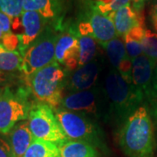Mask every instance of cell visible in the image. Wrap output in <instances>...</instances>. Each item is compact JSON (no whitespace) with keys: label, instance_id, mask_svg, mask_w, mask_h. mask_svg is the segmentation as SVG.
<instances>
[{"label":"cell","instance_id":"6da1fadb","mask_svg":"<svg viewBox=\"0 0 157 157\" xmlns=\"http://www.w3.org/2000/svg\"><path fill=\"white\" fill-rule=\"evenodd\" d=\"M119 144L128 157H154L155 140L151 116L146 107H138L124 122Z\"/></svg>","mask_w":157,"mask_h":157},{"label":"cell","instance_id":"7a4b0ae2","mask_svg":"<svg viewBox=\"0 0 157 157\" xmlns=\"http://www.w3.org/2000/svg\"><path fill=\"white\" fill-rule=\"evenodd\" d=\"M104 96L109 107L108 113L119 121H126L145 100L135 86L113 68L106 75Z\"/></svg>","mask_w":157,"mask_h":157},{"label":"cell","instance_id":"3957f363","mask_svg":"<svg viewBox=\"0 0 157 157\" xmlns=\"http://www.w3.org/2000/svg\"><path fill=\"white\" fill-rule=\"evenodd\" d=\"M67 70L56 60L27 77L30 90L39 103L57 110L61 105L67 86Z\"/></svg>","mask_w":157,"mask_h":157},{"label":"cell","instance_id":"277c9868","mask_svg":"<svg viewBox=\"0 0 157 157\" xmlns=\"http://www.w3.org/2000/svg\"><path fill=\"white\" fill-rule=\"evenodd\" d=\"M27 122L34 140L51 142L59 147L68 140L54 110L45 104L38 102L32 106Z\"/></svg>","mask_w":157,"mask_h":157},{"label":"cell","instance_id":"5b68a950","mask_svg":"<svg viewBox=\"0 0 157 157\" xmlns=\"http://www.w3.org/2000/svg\"><path fill=\"white\" fill-rule=\"evenodd\" d=\"M56 30L46 27L23 54L21 72L26 78L55 60V45L59 37Z\"/></svg>","mask_w":157,"mask_h":157},{"label":"cell","instance_id":"8992f818","mask_svg":"<svg viewBox=\"0 0 157 157\" xmlns=\"http://www.w3.org/2000/svg\"><path fill=\"white\" fill-rule=\"evenodd\" d=\"M55 113L68 140L85 141L95 147L101 145V134L89 117L62 107L58 108Z\"/></svg>","mask_w":157,"mask_h":157},{"label":"cell","instance_id":"52a82bcc","mask_svg":"<svg viewBox=\"0 0 157 157\" xmlns=\"http://www.w3.org/2000/svg\"><path fill=\"white\" fill-rule=\"evenodd\" d=\"M31 107L26 92L6 86L0 95V134L8 135L16 124L26 120Z\"/></svg>","mask_w":157,"mask_h":157},{"label":"cell","instance_id":"ba28073f","mask_svg":"<svg viewBox=\"0 0 157 157\" xmlns=\"http://www.w3.org/2000/svg\"><path fill=\"white\" fill-rule=\"evenodd\" d=\"M107 103L104 94L96 87L92 89L71 93L63 97L61 107L72 112L79 113L87 117H100Z\"/></svg>","mask_w":157,"mask_h":157},{"label":"cell","instance_id":"9c48e42d","mask_svg":"<svg viewBox=\"0 0 157 157\" xmlns=\"http://www.w3.org/2000/svg\"><path fill=\"white\" fill-rule=\"evenodd\" d=\"M55 60L69 72L78 68L79 44L77 27H68L59 34L55 45Z\"/></svg>","mask_w":157,"mask_h":157},{"label":"cell","instance_id":"30bf717a","mask_svg":"<svg viewBox=\"0 0 157 157\" xmlns=\"http://www.w3.org/2000/svg\"><path fill=\"white\" fill-rule=\"evenodd\" d=\"M155 66L144 54L132 59V84L143 95L144 99L153 101V76Z\"/></svg>","mask_w":157,"mask_h":157},{"label":"cell","instance_id":"8fae6325","mask_svg":"<svg viewBox=\"0 0 157 157\" xmlns=\"http://www.w3.org/2000/svg\"><path fill=\"white\" fill-rule=\"evenodd\" d=\"M20 17L22 32L17 34L19 41L17 51L23 55L46 28L47 21L35 11H23Z\"/></svg>","mask_w":157,"mask_h":157},{"label":"cell","instance_id":"7c38bea8","mask_svg":"<svg viewBox=\"0 0 157 157\" xmlns=\"http://www.w3.org/2000/svg\"><path fill=\"white\" fill-rule=\"evenodd\" d=\"M101 69V63L94 59L71 72L70 77H67L66 86L73 93L92 89L99 78Z\"/></svg>","mask_w":157,"mask_h":157},{"label":"cell","instance_id":"4fadbf2b","mask_svg":"<svg viewBox=\"0 0 157 157\" xmlns=\"http://www.w3.org/2000/svg\"><path fill=\"white\" fill-rule=\"evenodd\" d=\"M86 21L88 23L97 43L102 46L118 37L112 19L101 13L94 5L90 6L89 11L86 12Z\"/></svg>","mask_w":157,"mask_h":157},{"label":"cell","instance_id":"5bb4252c","mask_svg":"<svg viewBox=\"0 0 157 157\" xmlns=\"http://www.w3.org/2000/svg\"><path fill=\"white\" fill-rule=\"evenodd\" d=\"M112 67L120 73L124 79L132 83V60L127 54L124 41L115 38L103 45Z\"/></svg>","mask_w":157,"mask_h":157},{"label":"cell","instance_id":"9a60e30c","mask_svg":"<svg viewBox=\"0 0 157 157\" xmlns=\"http://www.w3.org/2000/svg\"><path fill=\"white\" fill-rule=\"evenodd\" d=\"M24 11H35L50 22L55 29L60 26L63 5L62 0H24Z\"/></svg>","mask_w":157,"mask_h":157},{"label":"cell","instance_id":"2e32d148","mask_svg":"<svg viewBox=\"0 0 157 157\" xmlns=\"http://www.w3.org/2000/svg\"><path fill=\"white\" fill-rule=\"evenodd\" d=\"M110 18L114 25L119 38H123L131 29L138 25H144V17L142 13L135 11L131 5L124 6L116 11Z\"/></svg>","mask_w":157,"mask_h":157},{"label":"cell","instance_id":"e0dca14e","mask_svg":"<svg viewBox=\"0 0 157 157\" xmlns=\"http://www.w3.org/2000/svg\"><path fill=\"white\" fill-rule=\"evenodd\" d=\"M77 31L79 44V67H81L95 59L97 41L91 32L88 23L86 20L78 24Z\"/></svg>","mask_w":157,"mask_h":157},{"label":"cell","instance_id":"ac0fdd59","mask_svg":"<svg viewBox=\"0 0 157 157\" xmlns=\"http://www.w3.org/2000/svg\"><path fill=\"white\" fill-rule=\"evenodd\" d=\"M13 157H23L33 141V136L29 128L27 121H22L15 125L8 134Z\"/></svg>","mask_w":157,"mask_h":157},{"label":"cell","instance_id":"d6986e66","mask_svg":"<svg viewBox=\"0 0 157 157\" xmlns=\"http://www.w3.org/2000/svg\"><path fill=\"white\" fill-rule=\"evenodd\" d=\"M61 157H100L96 147L85 141L67 140L59 147Z\"/></svg>","mask_w":157,"mask_h":157},{"label":"cell","instance_id":"ffe728a7","mask_svg":"<svg viewBox=\"0 0 157 157\" xmlns=\"http://www.w3.org/2000/svg\"><path fill=\"white\" fill-rule=\"evenodd\" d=\"M144 25H138L131 29L123 37L127 54L132 60L143 54L142 41L145 33Z\"/></svg>","mask_w":157,"mask_h":157},{"label":"cell","instance_id":"44dd1931","mask_svg":"<svg viewBox=\"0 0 157 157\" xmlns=\"http://www.w3.org/2000/svg\"><path fill=\"white\" fill-rule=\"evenodd\" d=\"M23 55L17 50H9L0 43V72L13 73L21 71Z\"/></svg>","mask_w":157,"mask_h":157},{"label":"cell","instance_id":"7402d4cb","mask_svg":"<svg viewBox=\"0 0 157 157\" xmlns=\"http://www.w3.org/2000/svg\"><path fill=\"white\" fill-rule=\"evenodd\" d=\"M23 157H61L59 147L51 142L33 140Z\"/></svg>","mask_w":157,"mask_h":157},{"label":"cell","instance_id":"603a6c76","mask_svg":"<svg viewBox=\"0 0 157 157\" xmlns=\"http://www.w3.org/2000/svg\"><path fill=\"white\" fill-rule=\"evenodd\" d=\"M143 54L147 57L152 63L157 65V33L148 29H145V33L142 41Z\"/></svg>","mask_w":157,"mask_h":157},{"label":"cell","instance_id":"cb8c5ba5","mask_svg":"<svg viewBox=\"0 0 157 157\" xmlns=\"http://www.w3.org/2000/svg\"><path fill=\"white\" fill-rule=\"evenodd\" d=\"M24 0H0V11L4 12L11 19L21 17Z\"/></svg>","mask_w":157,"mask_h":157},{"label":"cell","instance_id":"d4e9b609","mask_svg":"<svg viewBox=\"0 0 157 157\" xmlns=\"http://www.w3.org/2000/svg\"><path fill=\"white\" fill-rule=\"evenodd\" d=\"M129 5H131V0H111L110 3H108L107 5H102L97 2H95L94 4L96 8L101 11V13H103L104 15H107L109 17L116 11L120 10L124 6H129Z\"/></svg>","mask_w":157,"mask_h":157},{"label":"cell","instance_id":"484cf974","mask_svg":"<svg viewBox=\"0 0 157 157\" xmlns=\"http://www.w3.org/2000/svg\"><path fill=\"white\" fill-rule=\"evenodd\" d=\"M0 25L2 26V28L4 30V33L6 34L11 33L12 19L1 11H0Z\"/></svg>","mask_w":157,"mask_h":157},{"label":"cell","instance_id":"4316f807","mask_svg":"<svg viewBox=\"0 0 157 157\" xmlns=\"http://www.w3.org/2000/svg\"><path fill=\"white\" fill-rule=\"evenodd\" d=\"M0 157H13L9 142L0 137Z\"/></svg>","mask_w":157,"mask_h":157},{"label":"cell","instance_id":"83f0119b","mask_svg":"<svg viewBox=\"0 0 157 157\" xmlns=\"http://www.w3.org/2000/svg\"><path fill=\"white\" fill-rule=\"evenodd\" d=\"M149 17L152 26L155 31V33H157V0H153Z\"/></svg>","mask_w":157,"mask_h":157},{"label":"cell","instance_id":"f1b7e54d","mask_svg":"<svg viewBox=\"0 0 157 157\" xmlns=\"http://www.w3.org/2000/svg\"><path fill=\"white\" fill-rule=\"evenodd\" d=\"M147 0H131L132 7L135 11L142 13V11L144 9V6L146 5V2Z\"/></svg>","mask_w":157,"mask_h":157},{"label":"cell","instance_id":"f546056e","mask_svg":"<svg viewBox=\"0 0 157 157\" xmlns=\"http://www.w3.org/2000/svg\"><path fill=\"white\" fill-rule=\"evenodd\" d=\"M153 89L155 93V99L157 98V65L155 67L154 76H153Z\"/></svg>","mask_w":157,"mask_h":157},{"label":"cell","instance_id":"4dcf8cb0","mask_svg":"<svg viewBox=\"0 0 157 157\" xmlns=\"http://www.w3.org/2000/svg\"><path fill=\"white\" fill-rule=\"evenodd\" d=\"M9 77V74L6 73H3V72H0V82H5L8 79Z\"/></svg>","mask_w":157,"mask_h":157},{"label":"cell","instance_id":"1f68e13d","mask_svg":"<svg viewBox=\"0 0 157 157\" xmlns=\"http://www.w3.org/2000/svg\"><path fill=\"white\" fill-rule=\"evenodd\" d=\"M111 0H96L97 3H100V4H102V5H107L108 3H110Z\"/></svg>","mask_w":157,"mask_h":157},{"label":"cell","instance_id":"d6a6232c","mask_svg":"<svg viewBox=\"0 0 157 157\" xmlns=\"http://www.w3.org/2000/svg\"><path fill=\"white\" fill-rule=\"evenodd\" d=\"M6 35V33H4V30H3V28H2V26L0 25V42H1V40L3 39V38H4V36Z\"/></svg>","mask_w":157,"mask_h":157},{"label":"cell","instance_id":"836d02e7","mask_svg":"<svg viewBox=\"0 0 157 157\" xmlns=\"http://www.w3.org/2000/svg\"><path fill=\"white\" fill-rule=\"evenodd\" d=\"M6 86H0V95L3 94V92L5 91V89H6Z\"/></svg>","mask_w":157,"mask_h":157}]
</instances>
